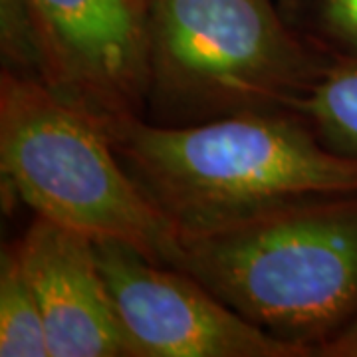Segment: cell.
Masks as SVG:
<instances>
[{
    "label": "cell",
    "instance_id": "obj_12",
    "mask_svg": "<svg viewBox=\"0 0 357 357\" xmlns=\"http://www.w3.org/2000/svg\"><path fill=\"white\" fill-rule=\"evenodd\" d=\"M314 357H357V318L351 319L332 340L316 347Z\"/></svg>",
    "mask_w": 357,
    "mask_h": 357
},
{
    "label": "cell",
    "instance_id": "obj_11",
    "mask_svg": "<svg viewBox=\"0 0 357 357\" xmlns=\"http://www.w3.org/2000/svg\"><path fill=\"white\" fill-rule=\"evenodd\" d=\"M318 24L328 50L357 58V0H319Z\"/></svg>",
    "mask_w": 357,
    "mask_h": 357
},
{
    "label": "cell",
    "instance_id": "obj_1",
    "mask_svg": "<svg viewBox=\"0 0 357 357\" xmlns=\"http://www.w3.org/2000/svg\"><path fill=\"white\" fill-rule=\"evenodd\" d=\"M102 128L178 234L357 192V157L335 153L296 112H250L185 128L126 117Z\"/></svg>",
    "mask_w": 357,
    "mask_h": 357
},
{
    "label": "cell",
    "instance_id": "obj_6",
    "mask_svg": "<svg viewBox=\"0 0 357 357\" xmlns=\"http://www.w3.org/2000/svg\"><path fill=\"white\" fill-rule=\"evenodd\" d=\"M28 4L48 88L100 126L145 115L147 0Z\"/></svg>",
    "mask_w": 357,
    "mask_h": 357
},
{
    "label": "cell",
    "instance_id": "obj_4",
    "mask_svg": "<svg viewBox=\"0 0 357 357\" xmlns=\"http://www.w3.org/2000/svg\"><path fill=\"white\" fill-rule=\"evenodd\" d=\"M0 167L36 217L175 266L178 230L137 187L105 129L40 79L2 70Z\"/></svg>",
    "mask_w": 357,
    "mask_h": 357
},
{
    "label": "cell",
    "instance_id": "obj_5",
    "mask_svg": "<svg viewBox=\"0 0 357 357\" xmlns=\"http://www.w3.org/2000/svg\"><path fill=\"white\" fill-rule=\"evenodd\" d=\"M96 252L133 357H312L260 330L189 272L117 241Z\"/></svg>",
    "mask_w": 357,
    "mask_h": 357
},
{
    "label": "cell",
    "instance_id": "obj_3",
    "mask_svg": "<svg viewBox=\"0 0 357 357\" xmlns=\"http://www.w3.org/2000/svg\"><path fill=\"white\" fill-rule=\"evenodd\" d=\"M276 0H147L145 119L185 128L250 112H296L332 60Z\"/></svg>",
    "mask_w": 357,
    "mask_h": 357
},
{
    "label": "cell",
    "instance_id": "obj_8",
    "mask_svg": "<svg viewBox=\"0 0 357 357\" xmlns=\"http://www.w3.org/2000/svg\"><path fill=\"white\" fill-rule=\"evenodd\" d=\"M296 114L335 153L357 157V58L333 54Z\"/></svg>",
    "mask_w": 357,
    "mask_h": 357
},
{
    "label": "cell",
    "instance_id": "obj_7",
    "mask_svg": "<svg viewBox=\"0 0 357 357\" xmlns=\"http://www.w3.org/2000/svg\"><path fill=\"white\" fill-rule=\"evenodd\" d=\"M18 248L42 307L50 357H133L91 238L36 217Z\"/></svg>",
    "mask_w": 357,
    "mask_h": 357
},
{
    "label": "cell",
    "instance_id": "obj_9",
    "mask_svg": "<svg viewBox=\"0 0 357 357\" xmlns=\"http://www.w3.org/2000/svg\"><path fill=\"white\" fill-rule=\"evenodd\" d=\"M0 356L50 357L42 307L18 241L4 244L0 256Z\"/></svg>",
    "mask_w": 357,
    "mask_h": 357
},
{
    "label": "cell",
    "instance_id": "obj_10",
    "mask_svg": "<svg viewBox=\"0 0 357 357\" xmlns=\"http://www.w3.org/2000/svg\"><path fill=\"white\" fill-rule=\"evenodd\" d=\"M2 70L42 82L38 34L28 0H0Z\"/></svg>",
    "mask_w": 357,
    "mask_h": 357
},
{
    "label": "cell",
    "instance_id": "obj_13",
    "mask_svg": "<svg viewBox=\"0 0 357 357\" xmlns=\"http://www.w3.org/2000/svg\"><path fill=\"white\" fill-rule=\"evenodd\" d=\"M304 0H276V4L280 6L282 14H294L300 6H302Z\"/></svg>",
    "mask_w": 357,
    "mask_h": 357
},
{
    "label": "cell",
    "instance_id": "obj_2",
    "mask_svg": "<svg viewBox=\"0 0 357 357\" xmlns=\"http://www.w3.org/2000/svg\"><path fill=\"white\" fill-rule=\"evenodd\" d=\"M175 268L260 330L314 357L357 318V192L178 234Z\"/></svg>",
    "mask_w": 357,
    "mask_h": 357
}]
</instances>
